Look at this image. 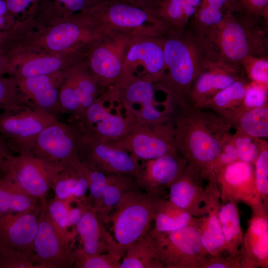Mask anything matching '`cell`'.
Returning <instances> with one entry per match:
<instances>
[{
    "mask_svg": "<svg viewBox=\"0 0 268 268\" xmlns=\"http://www.w3.org/2000/svg\"><path fill=\"white\" fill-rule=\"evenodd\" d=\"M175 147L204 181L215 180L212 164L231 134V125L212 112L186 103L172 118Z\"/></svg>",
    "mask_w": 268,
    "mask_h": 268,
    "instance_id": "obj_2",
    "label": "cell"
},
{
    "mask_svg": "<svg viewBox=\"0 0 268 268\" xmlns=\"http://www.w3.org/2000/svg\"><path fill=\"white\" fill-rule=\"evenodd\" d=\"M161 268H201L209 256L198 226L190 225L168 232L151 228Z\"/></svg>",
    "mask_w": 268,
    "mask_h": 268,
    "instance_id": "obj_11",
    "label": "cell"
},
{
    "mask_svg": "<svg viewBox=\"0 0 268 268\" xmlns=\"http://www.w3.org/2000/svg\"><path fill=\"white\" fill-rule=\"evenodd\" d=\"M82 243L81 250L88 255H99L109 251L113 238L105 230L96 211L90 203L75 226Z\"/></svg>",
    "mask_w": 268,
    "mask_h": 268,
    "instance_id": "obj_28",
    "label": "cell"
},
{
    "mask_svg": "<svg viewBox=\"0 0 268 268\" xmlns=\"http://www.w3.org/2000/svg\"><path fill=\"white\" fill-rule=\"evenodd\" d=\"M11 73L8 60L0 49V76H3L6 74L11 76Z\"/></svg>",
    "mask_w": 268,
    "mask_h": 268,
    "instance_id": "obj_55",
    "label": "cell"
},
{
    "mask_svg": "<svg viewBox=\"0 0 268 268\" xmlns=\"http://www.w3.org/2000/svg\"><path fill=\"white\" fill-rule=\"evenodd\" d=\"M0 268H37L34 252L0 246Z\"/></svg>",
    "mask_w": 268,
    "mask_h": 268,
    "instance_id": "obj_42",
    "label": "cell"
},
{
    "mask_svg": "<svg viewBox=\"0 0 268 268\" xmlns=\"http://www.w3.org/2000/svg\"><path fill=\"white\" fill-rule=\"evenodd\" d=\"M64 77V70L38 76L14 77L19 91L34 108L56 117L61 113L59 92Z\"/></svg>",
    "mask_w": 268,
    "mask_h": 268,
    "instance_id": "obj_24",
    "label": "cell"
},
{
    "mask_svg": "<svg viewBox=\"0 0 268 268\" xmlns=\"http://www.w3.org/2000/svg\"><path fill=\"white\" fill-rule=\"evenodd\" d=\"M202 2L218 7L227 13L240 10L237 0H202Z\"/></svg>",
    "mask_w": 268,
    "mask_h": 268,
    "instance_id": "obj_53",
    "label": "cell"
},
{
    "mask_svg": "<svg viewBox=\"0 0 268 268\" xmlns=\"http://www.w3.org/2000/svg\"><path fill=\"white\" fill-rule=\"evenodd\" d=\"M153 83L136 75H130L106 90L108 101L116 102L125 113L136 104L140 106L134 117L139 123L152 125L171 121L174 110H159L154 99Z\"/></svg>",
    "mask_w": 268,
    "mask_h": 268,
    "instance_id": "obj_10",
    "label": "cell"
},
{
    "mask_svg": "<svg viewBox=\"0 0 268 268\" xmlns=\"http://www.w3.org/2000/svg\"><path fill=\"white\" fill-rule=\"evenodd\" d=\"M38 201L11 179L0 175V215L39 209L41 204Z\"/></svg>",
    "mask_w": 268,
    "mask_h": 268,
    "instance_id": "obj_31",
    "label": "cell"
},
{
    "mask_svg": "<svg viewBox=\"0 0 268 268\" xmlns=\"http://www.w3.org/2000/svg\"><path fill=\"white\" fill-rule=\"evenodd\" d=\"M164 35L139 36L130 39L124 54L123 74L121 80L134 75L140 67L142 70L139 76L151 81L153 84L159 79L165 70Z\"/></svg>",
    "mask_w": 268,
    "mask_h": 268,
    "instance_id": "obj_16",
    "label": "cell"
},
{
    "mask_svg": "<svg viewBox=\"0 0 268 268\" xmlns=\"http://www.w3.org/2000/svg\"><path fill=\"white\" fill-rule=\"evenodd\" d=\"M164 198L139 190L123 195L109 218L115 250L122 257L132 244L150 229L157 207Z\"/></svg>",
    "mask_w": 268,
    "mask_h": 268,
    "instance_id": "obj_5",
    "label": "cell"
},
{
    "mask_svg": "<svg viewBox=\"0 0 268 268\" xmlns=\"http://www.w3.org/2000/svg\"><path fill=\"white\" fill-rule=\"evenodd\" d=\"M245 76L241 67L222 62L214 63L197 77L190 90L187 102L194 107L201 109L219 92Z\"/></svg>",
    "mask_w": 268,
    "mask_h": 268,
    "instance_id": "obj_23",
    "label": "cell"
},
{
    "mask_svg": "<svg viewBox=\"0 0 268 268\" xmlns=\"http://www.w3.org/2000/svg\"><path fill=\"white\" fill-rule=\"evenodd\" d=\"M268 87L251 81L247 88L242 106L237 114L244 110L267 106L268 105Z\"/></svg>",
    "mask_w": 268,
    "mask_h": 268,
    "instance_id": "obj_47",
    "label": "cell"
},
{
    "mask_svg": "<svg viewBox=\"0 0 268 268\" xmlns=\"http://www.w3.org/2000/svg\"><path fill=\"white\" fill-rule=\"evenodd\" d=\"M8 152H10V151L8 149L5 142L2 143L0 145V158Z\"/></svg>",
    "mask_w": 268,
    "mask_h": 268,
    "instance_id": "obj_58",
    "label": "cell"
},
{
    "mask_svg": "<svg viewBox=\"0 0 268 268\" xmlns=\"http://www.w3.org/2000/svg\"><path fill=\"white\" fill-rule=\"evenodd\" d=\"M103 92L85 58L64 70L59 92L61 112L79 117Z\"/></svg>",
    "mask_w": 268,
    "mask_h": 268,
    "instance_id": "obj_15",
    "label": "cell"
},
{
    "mask_svg": "<svg viewBox=\"0 0 268 268\" xmlns=\"http://www.w3.org/2000/svg\"><path fill=\"white\" fill-rule=\"evenodd\" d=\"M231 139L240 160L254 164L260 151L263 138L252 137L239 129L231 134Z\"/></svg>",
    "mask_w": 268,
    "mask_h": 268,
    "instance_id": "obj_41",
    "label": "cell"
},
{
    "mask_svg": "<svg viewBox=\"0 0 268 268\" xmlns=\"http://www.w3.org/2000/svg\"><path fill=\"white\" fill-rule=\"evenodd\" d=\"M63 168L31 153L13 155L10 152L0 158V175L11 179L29 195L46 200L59 173Z\"/></svg>",
    "mask_w": 268,
    "mask_h": 268,
    "instance_id": "obj_9",
    "label": "cell"
},
{
    "mask_svg": "<svg viewBox=\"0 0 268 268\" xmlns=\"http://www.w3.org/2000/svg\"><path fill=\"white\" fill-rule=\"evenodd\" d=\"M119 268H161L151 228L127 249Z\"/></svg>",
    "mask_w": 268,
    "mask_h": 268,
    "instance_id": "obj_32",
    "label": "cell"
},
{
    "mask_svg": "<svg viewBox=\"0 0 268 268\" xmlns=\"http://www.w3.org/2000/svg\"><path fill=\"white\" fill-rule=\"evenodd\" d=\"M142 161L136 181L140 188L156 195H164L188 165L187 160L177 150Z\"/></svg>",
    "mask_w": 268,
    "mask_h": 268,
    "instance_id": "obj_20",
    "label": "cell"
},
{
    "mask_svg": "<svg viewBox=\"0 0 268 268\" xmlns=\"http://www.w3.org/2000/svg\"><path fill=\"white\" fill-rule=\"evenodd\" d=\"M29 108L34 106L19 91L15 78L0 76V111L16 112Z\"/></svg>",
    "mask_w": 268,
    "mask_h": 268,
    "instance_id": "obj_38",
    "label": "cell"
},
{
    "mask_svg": "<svg viewBox=\"0 0 268 268\" xmlns=\"http://www.w3.org/2000/svg\"><path fill=\"white\" fill-rule=\"evenodd\" d=\"M148 9L168 27L169 30H178L187 25L184 19L183 0H152Z\"/></svg>",
    "mask_w": 268,
    "mask_h": 268,
    "instance_id": "obj_37",
    "label": "cell"
},
{
    "mask_svg": "<svg viewBox=\"0 0 268 268\" xmlns=\"http://www.w3.org/2000/svg\"><path fill=\"white\" fill-rule=\"evenodd\" d=\"M79 159L85 166L105 174L130 176L136 180L139 173V160L133 154L87 135Z\"/></svg>",
    "mask_w": 268,
    "mask_h": 268,
    "instance_id": "obj_18",
    "label": "cell"
},
{
    "mask_svg": "<svg viewBox=\"0 0 268 268\" xmlns=\"http://www.w3.org/2000/svg\"><path fill=\"white\" fill-rule=\"evenodd\" d=\"M46 211L53 221L59 227L68 229L71 227L69 221L68 208L65 201L54 198L45 201Z\"/></svg>",
    "mask_w": 268,
    "mask_h": 268,
    "instance_id": "obj_49",
    "label": "cell"
},
{
    "mask_svg": "<svg viewBox=\"0 0 268 268\" xmlns=\"http://www.w3.org/2000/svg\"><path fill=\"white\" fill-rule=\"evenodd\" d=\"M239 160L231 134L223 144L221 151L212 164L211 170L214 179L215 174L220 169Z\"/></svg>",
    "mask_w": 268,
    "mask_h": 268,
    "instance_id": "obj_51",
    "label": "cell"
},
{
    "mask_svg": "<svg viewBox=\"0 0 268 268\" xmlns=\"http://www.w3.org/2000/svg\"><path fill=\"white\" fill-rule=\"evenodd\" d=\"M132 38L122 34H110L87 45L86 63L103 92L122 79L126 48Z\"/></svg>",
    "mask_w": 268,
    "mask_h": 268,
    "instance_id": "obj_12",
    "label": "cell"
},
{
    "mask_svg": "<svg viewBox=\"0 0 268 268\" xmlns=\"http://www.w3.org/2000/svg\"><path fill=\"white\" fill-rule=\"evenodd\" d=\"M240 257L221 254L208 256L201 266V268H240Z\"/></svg>",
    "mask_w": 268,
    "mask_h": 268,
    "instance_id": "obj_52",
    "label": "cell"
},
{
    "mask_svg": "<svg viewBox=\"0 0 268 268\" xmlns=\"http://www.w3.org/2000/svg\"><path fill=\"white\" fill-rule=\"evenodd\" d=\"M81 163L77 167L63 168L58 174L51 189L55 198L66 201L72 198V192L82 172Z\"/></svg>",
    "mask_w": 268,
    "mask_h": 268,
    "instance_id": "obj_40",
    "label": "cell"
},
{
    "mask_svg": "<svg viewBox=\"0 0 268 268\" xmlns=\"http://www.w3.org/2000/svg\"><path fill=\"white\" fill-rule=\"evenodd\" d=\"M58 120L47 112L29 108L16 112L0 113V136L10 152L30 153L39 134Z\"/></svg>",
    "mask_w": 268,
    "mask_h": 268,
    "instance_id": "obj_13",
    "label": "cell"
},
{
    "mask_svg": "<svg viewBox=\"0 0 268 268\" xmlns=\"http://www.w3.org/2000/svg\"><path fill=\"white\" fill-rule=\"evenodd\" d=\"M107 183L102 205L97 212L103 224L109 220V214L114 210L123 195L140 188L133 177L127 175L106 174Z\"/></svg>",
    "mask_w": 268,
    "mask_h": 268,
    "instance_id": "obj_34",
    "label": "cell"
},
{
    "mask_svg": "<svg viewBox=\"0 0 268 268\" xmlns=\"http://www.w3.org/2000/svg\"><path fill=\"white\" fill-rule=\"evenodd\" d=\"M238 203L230 201L221 203L219 217L224 239L223 251L227 255L240 257L243 233L241 226Z\"/></svg>",
    "mask_w": 268,
    "mask_h": 268,
    "instance_id": "obj_30",
    "label": "cell"
},
{
    "mask_svg": "<svg viewBox=\"0 0 268 268\" xmlns=\"http://www.w3.org/2000/svg\"><path fill=\"white\" fill-rule=\"evenodd\" d=\"M86 135L84 126L76 118L68 123L58 120L39 134L30 153L63 168L77 167L81 163L79 154Z\"/></svg>",
    "mask_w": 268,
    "mask_h": 268,
    "instance_id": "obj_7",
    "label": "cell"
},
{
    "mask_svg": "<svg viewBox=\"0 0 268 268\" xmlns=\"http://www.w3.org/2000/svg\"><path fill=\"white\" fill-rule=\"evenodd\" d=\"M106 142L130 152L142 161L154 159L176 150L172 120L152 125L137 122L123 138Z\"/></svg>",
    "mask_w": 268,
    "mask_h": 268,
    "instance_id": "obj_14",
    "label": "cell"
},
{
    "mask_svg": "<svg viewBox=\"0 0 268 268\" xmlns=\"http://www.w3.org/2000/svg\"><path fill=\"white\" fill-rule=\"evenodd\" d=\"M212 41L221 61L233 66L248 57L268 56V25L241 12L226 14Z\"/></svg>",
    "mask_w": 268,
    "mask_h": 268,
    "instance_id": "obj_4",
    "label": "cell"
},
{
    "mask_svg": "<svg viewBox=\"0 0 268 268\" xmlns=\"http://www.w3.org/2000/svg\"><path fill=\"white\" fill-rule=\"evenodd\" d=\"M13 20L8 13L5 0H0V20Z\"/></svg>",
    "mask_w": 268,
    "mask_h": 268,
    "instance_id": "obj_56",
    "label": "cell"
},
{
    "mask_svg": "<svg viewBox=\"0 0 268 268\" xmlns=\"http://www.w3.org/2000/svg\"><path fill=\"white\" fill-rule=\"evenodd\" d=\"M220 205L215 180L207 181L205 187L204 213L199 217L198 227L201 242L209 256H216L223 252L224 239L219 217Z\"/></svg>",
    "mask_w": 268,
    "mask_h": 268,
    "instance_id": "obj_26",
    "label": "cell"
},
{
    "mask_svg": "<svg viewBox=\"0 0 268 268\" xmlns=\"http://www.w3.org/2000/svg\"><path fill=\"white\" fill-rule=\"evenodd\" d=\"M116 0L123 1L130 4L146 8L150 2L152 0Z\"/></svg>",
    "mask_w": 268,
    "mask_h": 268,
    "instance_id": "obj_57",
    "label": "cell"
},
{
    "mask_svg": "<svg viewBox=\"0 0 268 268\" xmlns=\"http://www.w3.org/2000/svg\"><path fill=\"white\" fill-rule=\"evenodd\" d=\"M87 45L61 53L30 54L16 58L10 62L11 76L26 78L65 70L86 58Z\"/></svg>",
    "mask_w": 268,
    "mask_h": 268,
    "instance_id": "obj_21",
    "label": "cell"
},
{
    "mask_svg": "<svg viewBox=\"0 0 268 268\" xmlns=\"http://www.w3.org/2000/svg\"><path fill=\"white\" fill-rule=\"evenodd\" d=\"M227 13L218 7L202 2L188 24L212 42L219 26Z\"/></svg>",
    "mask_w": 268,
    "mask_h": 268,
    "instance_id": "obj_36",
    "label": "cell"
},
{
    "mask_svg": "<svg viewBox=\"0 0 268 268\" xmlns=\"http://www.w3.org/2000/svg\"><path fill=\"white\" fill-rule=\"evenodd\" d=\"M257 191L263 203L268 204V143L262 139L259 154L254 163Z\"/></svg>",
    "mask_w": 268,
    "mask_h": 268,
    "instance_id": "obj_43",
    "label": "cell"
},
{
    "mask_svg": "<svg viewBox=\"0 0 268 268\" xmlns=\"http://www.w3.org/2000/svg\"><path fill=\"white\" fill-rule=\"evenodd\" d=\"M203 181L193 168L188 164L169 187L167 199L192 215L199 217L204 213Z\"/></svg>",
    "mask_w": 268,
    "mask_h": 268,
    "instance_id": "obj_27",
    "label": "cell"
},
{
    "mask_svg": "<svg viewBox=\"0 0 268 268\" xmlns=\"http://www.w3.org/2000/svg\"><path fill=\"white\" fill-rule=\"evenodd\" d=\"M99 2V0H53V11L58 17L86 12Z\"/></svg>",
    "mask_w": 268,
    "mask_h": 268,
    "instance_id": "obj_46",
    "label": "cell"
},
{
    "mask_svg": "<svg viewBox=\"0 0 268 268\" xmlns=\"http://www.w3.org/2000/svg\"><path fill=\"white\" fill-rule=\"evenodd\" d=\"M240 250V268H268V204L252 210Z\"/></svg>",
    "mask_w": 268,
    "mask_h": 268,
    "instance_id": "obj_22",
    "label": "cell"
},
{
    "mask_svg": "<svg viewBox=\"0 0 268 268\" xmlns=\"http://www.w3.org/2000/svg\"><path fill=\"white\" fill-rule=\"evenodd\" d=\"M241 12L268 24V0H237Z\"/></svg>",
    "mask_w": 268,
    "mask_h": 268,
    "instance_id": "obj_50",
    "label": "cell"
},
{
    "mask_svg": "<svg viewBox=\"0 0 268 268\" xmlns=\"http://www.w3.org/2000/svg\"><path fill=\"white\" fill-rule=\"evenodd\" d=\"M232 128L255 138L268 137V105L239 112L229 121Z\"/></svg>",
    "mask_w": 268,
    "mask_h": 268,
    "instance_id": "obj_35",
    "label": "cell"
},
{
    "mask_svg": "<svg viewBox=\"0 0 268 268\" xmlns=\"http://www.w3.org/2000/svg\"><path fill=\"white\" fill-rule=\"evenodd\" d=\"M42 201L34 241V262L37 268H74L73 251L77 233L59 227L48 214Z\"/></svg>",
    "mask_w": 268,
    "mask_h": 268,
    "instance_id": "obj_8",
    "label": "cell"
},
{
    "mask_svg": "<svg viewBox=\"0 0 268 268\" xmlns=\"http://www.w3.org/2000/svg\"><path fill=\"white\" fill-rule=\"evenodd\" d=\"M107 34L131 37L163 35L168 27L150 9L116 0H103L86 11Z\"/></svg>",
    "mask_w": 268,
    "mask_h": 268,
    "instance_id": "obj_6",
    "label": "cell"
},
{
    "mask_svg": "<svg viewBox=\"0 0 268 268\" xmlns=\"http://www.w3.org/2000/svg\"><path fill=\"white\" fill-rule=\"evenodd\" d=\"M215 180L221 203L230 201L242 202L252 210L264 204L257 189L252 163L237 160L218 171Z\"/></svg>",
    "mask_w": 268,
    "mask_h": 268,
    "instance_id": "obj_17",
    "label": "cell"
},
{
    "mask_svg": "<svg viewBox=\"0 0 268 268\" xmlns=\"http://www.w3.org/2000/svg\"><path fill=\"white\" fill-rule=\"evenodd\" d=\"M106 35L87 12L54 18L47 26L34 25L29 18L17 22L13 29L12 53L14 57L61 53Z\"/></svg>",
    "mask_w": 268,
    "mask_h": 268,
    "instance_id": "obj_3",
    "label": "cell"
},
{
    "mask_svg": "<svg viewBox=\"0 0 268 268\" xmlns=\"http://www.w3.org/2000/svg\"><path fill=\"white\" fill-rule=\"evenodd\" d=\"M40 210L0 215V246L34 252Z\"/></svg>",
    "mask_w": 268,
    "mask_h": 268,
    "instance_id": "obj_25",
    "label": "cell"
},
{
    "mask_svg": "<svg viewBox=\"0 0 268 268\" xmlns=\"http://www.w3.org/2000/svg\"><path fill=\"white\" fill-rule=\"evenodd\" d=\"M9 15L14 16L21 13L33 15L49 5L52 0H5Z\"/></svg>",
    "mask_w": 268,
    "mask_h": 268,
    "instance_id": "obj_48",
    "label": "cell"
},
{
    "mask_svg": "<svg viewBox=\"0 0 268 268\" xmlns=\"http://www.w3.org/2000/svg\"><path fill=\"white\" fill-rule=\"evenodd\" d=\"M153 221L154 225L152 229L157 232H168L199 225V217L192 215L165 198L160 201Z\"/></svg>",
    "mask_w": 268,
    "mask_h": 268,
    "instance_id": "obj_33",
    "label": "cell"
},
{
    "mask_svg": "<svg viewBox=\"0 0 268 268\" xmlns=\"http://www.w3.org/2000/svg\"><path fill=\"white\" fill-rule=\"evenodd\" d=\"M4 141V139L1 136H0V145H1Z\"/></svg>",
    "mask_w": 268,
    "mask_h": 268,
    "instance_id": "obj_59",
    "label": "cell"
},
{
    "mask_svg": "<svg viewBox=\"0 0 268 268\" xmlns=\"http://www.w3.org/2000/svg\"><path fill=\"white\" fill-rule=\"evenodd\" d=\"M74 268H119L123 257L109 251L95 255H88L81 248L73 251Z\"/></svg>",
    "mask_w": 268,
    "mask_h": 268,
    "instance_id": "obj_39",
    "label": "cell"
},
{
    "mask_svg": "<svg viewBox=\"0 0 268 268\" xmlns=\"http://www.w3.org/2000/svg\"><path fill=\"white\" fill-rule=\"evenodd\" d=\"M184 19L186 25L195 14L202 3V0H183Z\"/></svg>",
    "mask_w": 268,
    "mask_h": 268,
    "instance_id": "obj_54",
    "label": "cell"
},
{
    "mask_svg": "<svg viewBox=\"0 0 268 268\" xmlns=\"http://www.w3.org/2000/svg\"><path fill=\"white\" fill-rule=\"evenodd\" d=\"M241 67L251 81L268 87V56L248 57Z\"/></svg>",
    "mask_w": 268,
    "mask_h": 268,
    "instance_id": "obj_44",
    "label": "cell"
},
{
    "mask_svg": "<svg viewBox=\"0 0 268 268\" xmlns=\"http://www.w3.org/2000/svg\"><path fill=\"white\" fill-rule=\"evenodd\" d=\"M104 104V99L99 96L80 117L75 118L83 124L88 137L106 142L123 138L138 122L132 116L124 117L119 110L116 114H112Z\"/></svg>",
    "mask_w": 268,
    "mask_h": 268,
    "instance_id": "obj_19",
    "label": "cell"
},
{
    "mask_svg": "<svg viewBox=\"0 0 268 268\" xmlns=\"http://www.w3.org/2000/svg\"><path fill=\"white\" fill-rule=\"evenodd\" d=\"M250 82L246 76L234 82L217 93L201 109L210 110L229 122L239 111Z\"/></svg>",
    "mask_w": 268,
    "mask_h": 268,
    "instance_id": "obj_29",
    "label": "cell"
},
{
    "mask_svg": "<svg viewBox=\"0 0 268 268\" xmlns=\"http://www.w3.org/2000/svg\"><path fill=\"white\" fill-rule=\"evenodd\" d=\"M83 165L86 170L89 181V197L88 198L93 209L97 212L101 207L106 186L107 175Z\"/></svg>",
    "mask_w": 268,
    "mask_h": 268,
    "instance_id": "obj_45",
    "label": "cell"
},
{
    "mask_svg": "<svg viewBox=\"0 0 268 268\" xmlns=\"http://www.w3.org/2000/svg\"><path fill=\"white\" fill-rule=\"evenodd\" d=\"M165 70L154 84L164 92L176 108L188 103L190 90L199 75L222 62L213 43L187 24L164 36Z\"/></svg>",
    "mask_w": 268,
    "mask_h": 268,
    "instance_id": "obj_1",
    "label": "cell"
}]
</instances>
